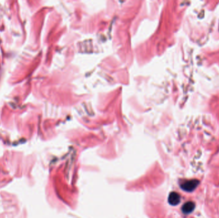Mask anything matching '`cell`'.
<instances>
[{
	"instance_id": "6da1fadb",
	"label": "cell",
	"mask_w": 219,
	"mask_h": 218,
	"mask_svg": "<svg viewBox=\"0 0 219 218\" xmlns=\"http://www.w3.org/2000/svg\"><path fill=\"white\" fill-rule=\"evenodd\" d=\"M199 181L197 180H191L183 182L181 185V188L187 192H191L195 189V188L199 185Z\"/></svg>"
},
{
	"instance_id": "7a4b0ae2",
	"label": "cell",
	"mask_w": 219,
	"mask_h": 218,
	"mask_svg": "<svg viewBox=\"0 0 219 218\" xmlns=\"http://www.w3.org/2000/svg\"><path fill=\"white\" fill-rule=\"evenodd\" d=\"M168 201L170 205L175 206L178 205L180 203L181 201V197L178 193H177L176 192H173L169 194Z\"/></svg>"
},
{
	"instance_id": "3957f363",
	"label": "cell",
	"mask_w": 219,
	"mask_h": 218,
	"mask_svg": "<svg viewBox=\"0 0 219 218\" xmlns=\"http://www.w3.org/2000/svg\"><path fill=\"white\" fill-rule=\"evenodd\" d=\"M195 209V203L192 202H188L184 204L182 207V211L184 214H190Z\"/></svg>"
}]
</instances>
